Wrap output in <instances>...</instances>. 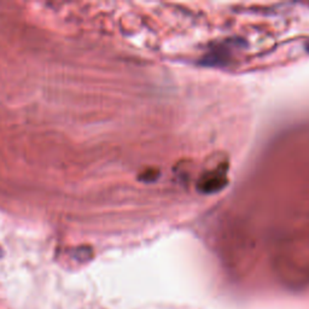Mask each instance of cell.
<instances>
[{
  "label": "cell",
  "instance_id": "obj_1",
  "mask_svg": "<svg viewBox=\"0 0 309 309\" xmlns=\"http://www.w3.org/2000/svg\"><path fill=\"white\" fill-rule=\"evenodd\" d=\"M226 185V178H225V171L221 169H215L208 173V175L203 178L201 181V190L203 192H216L220 191L223 186Z\"/></svg>",
  "mask_w": 309,
  "mask_h": 309
},
{
  "label": "cell",
  "instance_id": "obj_3",
  "mask_svg": "<svg viewBox=\"0 0 309 309\" xmlns=\"http://www.w3.org/2000/svg\"><path fill=\"white\" fill-rule=\"evenodd\" d=\"M2 254H4V252H2V249L0 248V257H2Z\"/></svg>",
  "mask_w": 309,
  "mask_h": 309
},
{
  "label": "cell",
  "instance_id": "obj_2",
  "mask_svg": "<svg viewBox=\"0 0 309 309\" xmlns=\"http://www.w3.org/2000/svg\"><path fill=\"white\" fill-rule=\"evenodd\" d=\"M91 256V249L86 248V246H81V248H78L75 251H74V257H75L78 261H86L89 260Z\"/></svg>",
  "mask_w": 309,
  "mask_h": 309
}]
</instances>
